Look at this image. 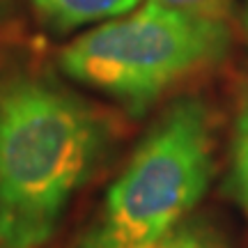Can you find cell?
Masks as SVG:
<instances>
[{"mask_svg": "<svg viewBox=\"0 0 248 248\" xmlns=\"http://www.w3.org/2000/svg\"><path fill=\"white\" fill-rule=\"evenodd\" d=\"M232 184L239 202L248 212V106L239 113L232 142Z\"/></svg>", "mask_w": 248, "mask_h": 248, "instance_id": "8992f818", "label": "cell"}, {"mask_svg": "<svg viewBox=\"0 0 248 248\" xmlns=\"http://www.w3.org/2000/svg\"><path fill=\"white\" fill-rule=\"evenodd\" d=\"M214 175V131L200 99H177L140 140L104 200L101 230L142 244L177 228Z\"/></svg>", "mask_w": 248, "mask_h": 248, "instance_id": "3957f363", "label": "cell"}, {"mask_svg": "<svg viewBox=\"0 0 248 248\" xmlns=\"http://www.w3.org/2000/svg\"><path fill=\"white\" fill-rule=\"evenodd\" d=\"M108 145L104 117L55 80L0 74V248H42Z\"/></svg>", "mask_w": 248, "mask_h": 248, "instance_id": "6da1fadb", "label": "cell"}, {"mask_svg": "<svg viewBox=\"0 0 248 248\" xmlns=\"http://www.w3.org/2000/svg\"><path fill=\"white\" fill-rule=\"evenodd\" d=\"M140 0H30V5L58 30H76L83 26L124 16Z\"/></svg>", "mask_w": 248, "mask_h": 248, "instance_id": "277c9868", "label": "cell"}, {"mask_svg": "<svg viewBox=\"0 0 248 248\" xmlns=\"http://www.w3.org/2000/svg\"><path fill=\"white\" fill-rule=\"evenodd\" d=\"M228 46L225 18L147 0L138 12L106 21L64 46L60 67L71 80L140 115L182 78L218 62Z\"/></svg>", "mask_w": 248, "mask_h": 248, "instance_id": "7a4b0ae2", "label": "cell"}, {"mask_svg": "<svg viewBox=\"0 0 248 248\" xmlns=\"http://www.w3.org/2000/svg\"><path fill=\"white\" fill-rule=\"evenodd\" d=\"M246 32H248V12H246Z\"/></svg>", "mask_w": 248, "mask_h": 248, "instance_id": "ba28073f", "label": "cell"}, {"mask_svg": "<svg viewBox=\"0 0 248 248\" xmlns=\"http://www.w3.org/2000/svg\"><path fill=\"white\" fill-rule=\"evenodd\" d=\"M159 2L163 7L182 9V12H191V14H200V16H214L223 18L225 9L230 5V0H152Z\"/></svg>", "mask_w": 248, "mask_h": 248, "instance_id": "52a82bcc", "label": "cell"}, {"mask_svg": "<svg viewBox=\"0 0 248 248\" xmlns=\"http://www.w3.org/2000/svg\"><path fill=\"white\" fill-rule=\"evenodd\" d=\"M76 248H225V244L212 228H207L202 223L182 221L177 228L166 232L163 237L142 241V244L120 241L115 237H110L106 230H101L99 225H94L80 237Z\"/></svg>", "mask_w": 248, "mask_h": 248, "instance_id": "5b68a950", "label": "cell"}]
</instances>
